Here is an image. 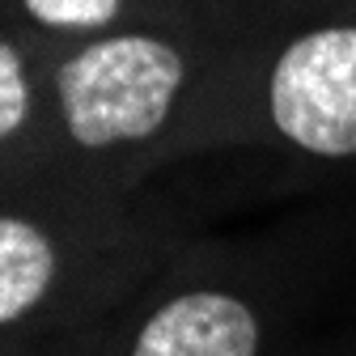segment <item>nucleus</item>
Here are the masks:
<instances>
[{
	"mask_svg": "<svg viewBox=\"0 0 356 356\" xmlns=\"http://www.w3.org/2000/svg\"><path fill=\"white\" fill-rule=\"evenodd\" d=\"M26 111H30V89H26L22 60L13 42H0V136H13L26 123Z\"/></svg>",
	"mask_w": 356,
	"mask_h": 356,
	"instance_id": "nucleus-6",
	"label": "nucleus"
},
{
	"mask_svg": "<svg viewBox=\"0 0 356 356\" xmlns=\"http://www.w3.org/2000/svg\"><path fill=\"white\" fill-rule=\"evenodd\" d=\"M56 276V254L34 225L17 216L0 220V323L22 318L47 293Z\"/></svg>",
	"mask_w": 356,
	"mask_h": 356,
	"instance_id": "nucleus-4",
	"label": "nucleus"
},
{
	"mask_svg": "<svg viewBox=\"0 0 356 356\" xmlns=\"http://www.w3.org/2000/svg\"><path fill=\"white\" fill-rule=\"evenodd\" d=\"M272 115L309 153H356V30H314L293 42L272 76Z\"/></svg>",
	"mask_w": 356,
	"mask_h": 356,
	"instance_id": "nucleus-2",
	"label": "nucleus"
},
{
	"mask_svg": "<svg viewBox=\"0 0 356 356\" xmlns=\"http://www.w3.org/2000/svg\"><path fill=\"white\" fill-rule=\"evenodd\" d=\"M56 85L72 136L85 149H102L161 127L183 85V60L161 38L119 34L76 51Z\"/></svg>",
	"mask_w": 356,
	"mask_h": 356,
	"instance_id": "nucleus-1",
	"label": "nucleus"
},
{
	"mask_svg": "<svg viewBox=\"0 0 356 356\" xmlns=\"http://www.w3.org/2000/svg\"><path fill=\"white\" fill-rule=\"evenodd\" d=\"M26 9L47 26L94 30V26H106L119 13V0H26Z\"/></svg>",
	"mask_w": 356,
	"mask_h": 356,
	"instance_id": "nucleus-5",
	"label": "nucleus"
},
{
	"mask_svg": "<svg viewBox=\"0 0 356 356\" xmlns=\"http://www.w3.org/2000/svg\"><path fill=\"white\" fill-rule=\"evenodd\" d=\"M254 314L220 293H187L145 323L131 356H254Z\"/></svg>",
	"mask_w": 356,
	"mask_h": 356,
	"instance_id": "nucleus-3",
	"label": "nucleus"
}]
</instances>
